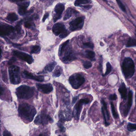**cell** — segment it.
<instances>
[{
	"label": "cell",
	"mask_w": 136,
	"mask_h": 136,
	"mask_svg": "<svg viewBox=\"0 0 136 136\" xmlns=\"http://www.w3.org/2000/svg\"><path fill=\"white\" fill-rule=\"evenodd\" d=\"M18 111L22 117L29 122L32 121L36 113L35 107L26 103L20 104L18 107Z\"/></svg>",
	"instance_id": "cell-1"
},
{
	"label": "cell",
	"mask_w": 136,
	"mask_h": 136,
	"mask_svg": "<svg viewBox=\"0 0 136 136\" xmlns=\"http://www.w3.org/2000/svg\"><path fill=\"white\" fill-rule=\"evenodd\" d=\"M35 89L34 87L22 85L16 90V94L18 98L28 99L34 96Z\"/></svg>",
	"instance_id": "cell-2"
},
{
	"label": "cell",
	"mask_w": 136,
	"mask_h": 136,
	"mask_svg": "<svg viewBox=\"0 0 136 136\" xmlns=\"http://www.w3.org/2000/svg\"><path fill=\"white\" fill-rule=\"evenodd\" d=\"M122 70L126 78L129 79L133 76L135 71V66L132 59L130 57L125 58L122 65Z\"/></svg>",
	"instance_id": "cell-3"
},
{
	"label": "cell",
	"mask_w": 136,
	"mask_h": 136,
	"mask_svg": "<svg viewBox=\"0 0 136 136\" xmlns=\"http://www.w3.org/2000/svg\"><path fill=\"white\" fill-rule=\"evenodd\" d=\"M20 68L16 66L12 65L9 67V77L12 84H17L20 83Z\"/></svg>",
	"instance_id": "cell-4"
},
{
	"label": "cell",
	"mask_w": 136,
	"mask_h": 136,
	"mask_svg": "<svg viewBox=\"0 0 136 136\" xmlns=\"http://www.w3.org/2000/svg\"><path fill=\"white\" fill-rule=\"evenodd\" d=\"M68 81L73 88L78 89L85 82V78L80 74H74L69 77Z\"/></svg>",
	"instance_id": "cell-5"
},
{
	"label": "cell",
	"mask_w": 136,
	"mask_h": 136,
	"mask_svg": "<svg viewBox=\"0 0 136 136\" xmlns=\"http://www.w3.org/2000/svg\"><path fill=\"white\" fill-rule=\"evenodd\" d=\"M90 102V100L88 98H84L80 100L76 104L74 107L73 115L75 119L78 120L79 119L80 114L82 109L83 106L84 104H87Z\"/></svg>",
	"instance_id": "cell-6"
},
{
	"label": "cell",
	"mask_w": 136,
	"mask_h": 136,
	"mask_svg": "<svg viewBox=\"0 0 136 136\" xmlns=\"http://www.w3.org/2000/svg\"><path fill=\"white\" fill-rule=\"evenodd\" d=\"M84 24V17H78L70 23V29L73 31L80 30L83 28Z\"/></svg>",
	"instance_id": "cell-7"
},
{
	"label": "cell",
	"mask_w": 136,
	"mask_h": 136,
	"mask_svg": "<svg viewBox=\"0 0 136 136\" xmlns=\"http://www.w3.org/2000/svg\"><path fill=\"white\" fill-rule=\"evenodd\" d=\"M12 54L18 58L26 62L29 64H31L34 62L32 57L25 53L15 50L12 51Z\"/></svg>",
	"instance_id": "cell-8"
},
{
	"label": "cell",
	"mask_w": 136,
	"mask_h": 136,
	"mask_svg": "<svg viewBox=\"0 0 136 136\" xmlns=\"http://www.w3.org/2000/svg\"><path fill=\"white\" fill-rule=\"evenodd\" d=\"M49 122L53 123V120L49 115L46 114L38 115L34 121L35 123L37 125L40 124L47 125Z\"/></svg>",
	"instance_id": "cell-9"
},
{
	"label": "cell",
	"mask_w": 136,
	"mask_h": 136,
	"mask_svg": "<svg viewBox=\"0 0 136 136\" xmlns=\"http://www.w3.org/2000/svg\"><path fill=\"white\" fill-rule=\"evenodd\" d=\"M38 89L44 94H48L51 92L53 90L52 85L50 83L46 84H36Z\"/></svg>",
	"instance_id": "cell-10"
},
{
	"label": "cell",
	"mask_w": 136,
	"mask_h": 136,
	"mask_svg": "<svg viewBox=\"0 0 136 136\" xmlns=\"http://www.w3.org/2000/svg\"><path fill=\"white\" fill-rule=\"evenodd\" d=\"M66 30L65 25L61 23H55L52 28L53 33L56 36H60Z\"/></svg>",
	"instance_id": "cell-11"
},
{
	"label": "cell",
	"mask_w": 136,
	"mask_h": 136,
	"mask_svg": "<svg viewBox=\"0 0 136 136\" xmlns=\"http://www.w3.org/2000/svg\"><path fill=\"white\" fill-rule=\"evenodd\" d=\"M15 28L13 26L9 25H0V36H8L13 32Z\"/></svg>",
	"instance_id": "cell-12"
},
{
	"label": "cell",
	"mask_w": 136,
	"mask_h": 136,
	"mask_svg": "<svg viewBox=\"0 0 136 136\" xmlns=\"http://www.w3.org/2000/svg\"><path fill=\"white\" fill-rule=\"evenodd\" d=\"M23 77L24 78L30 79L33 80L38 82L44 81V77L42 76H35L31 74V73H29L28 71L25 70L23 73Z\"/></svg>",
	"instance_id": "cell-13"
},
{
	"label": "cell",
	"mask_w": 136,
	"mask_h": 136,
	"mask_svg": "<svg viewBox=\"0 0 136 136\" xmlns=\"http://www.w3.org/2000/svg\"><path fill=\"white\" fill-rule=\"evenodd\" d=\"M76 59L73 52L71 50L68 51L65 56L62 57V61L65 63L68 64L71 62Z\"/></svg>",
	"instance_id": "cell-14"
},
{
	"label": "cell",
	"mask_w": 136,
	"mask_h": 136,
	"mask_svg": "<svg viewBox=\"0 0 136 136\" xmlns=\"http://www.w3.org/2000/svg\"><path fill=\"white\" fill-rule=\"evenodd\" d=\"M65 9V6L63 4L59 3L57 4L55 7V11L56 12V15L54 18V22L57 21L61 17L62 12Z\"/></svg>",
	"instance_id": "cell-15"
},
{
	"label": "cell",
	"mask_w": 136,
	"mask_h": 136,
	"mask_svg": "<svg viewBox=\"0 0 136 136\" xmlns=\"http://www.w3.org/2000/svg\"><path fill=\"white\" fill-rule=\"evenodd\" d=\"M133 92L132 91H130L128 93V100L127 106L126 107L125 111H124V115L125 116H127L129 111L130 107H131L133 103Z\"/></svg>",
	"instance_id": "cell-16"
},
{
	"label": "cell",
	"mask_w": 136,
	"mask_h": 136,
	"mask_svg": "<svg viewBox=\"0 0 136 136\" xmlns=\"http://www.w3.org/2000/svg\"><path fill=\"white\" fill-rule=\"evenodd\" d=\"M119 91L121 98L124 100H126L127 99V89L126 86L124 83H122L119 89Z\"/></svg>",
	"instance_id": "cell-17"
},
{
	"label": "cell",
	"mask_w": 136,
	"mask_h": 136,
	"mask_svg": "<svg viewBox=\"0 0 136 136\" xmlns=\"http://www.w3.org/2000/svg\"><path fill=\"white\" fill-rule=\"evenodd\" d=\"M56 64L57 63L55 62H53L49 64L45 67L44 70L43 71L42 73H50L52 71V70L55 68Z\"/></svg>",
	"instance_id": "cell-18"
},
{
	"label": "cell",
	"mask_w": 136,
	"mask_h": 136,
	"mask_svg": "<svg viewBox=\"0 0 136 136\" xmlns=\"http://www.w3.org/2000/svg\"><path fill=\"white\" fill-rule=\"evenodd\" d=\"M78 12L74 9H72L71 8H68L66 11V14L64 17V20H66L69 19V18L71 17L73 14L77 13Z\"/></svg>",
	"instance_id": "cell-19"
},
{
	"label": "cell",
	"mask_w": 136,
	"mask_h": 136,
	"mask_svg": "<svg viewBox=\"0 0 136 136\" xmlns=\"http://www.w3.org/2000/svg\"><path fill=\"white\" fill-rule=\"evenodd\" d=\"M6 19L8 21L10 22L16 21L18 20V17L17 15L15 13H10L8 15V16L6 18Z\"/></svg>",
	"instance_id": "cell-20"
},
{
	"label": "cell",
	"mask_w": 136,
	"mask_h": 136,
	"mask_svg": "<svg viewBox=\"0 0 136 136\" xmlns=\"http://www.w3.org/2000/svg\"><path fill=\"white\" fill-rule=\"evenodd\" d=\"M85 52H86V58L91 60V61H95V53L94 51L90 50H86Z\"/></svg>",
	"instance_id": "cell-21"
},
{
	"label": "cell",
	"mask_w": 136,
	"mask_h": 136,
	"mask_svg": "<svg viewBox=\"0 0 136 136\" xmlns=\"http://www.w3.org/2000/svg\"><path fill=\"white\" fill-rule=\"evenodd\" d=\"M69 41H70L69 40H67V41L64 42L63 44H62L61 45H60V46L59 47V53H58V55L59 56H61L62 55V53L64 51V50L67 47V46L68 45V44L69 43Z\"/></svg>",
	"instance_id": "cell-22"
},
{
	"label": "cell",
	"mask_w": 136,
	"mask_h": 136,
	"mask_svg": "<svg viewBox=\"0 0 136 136\" xmlns=\"http://www.w3.org/2000/svg\"><path fill=\"white\" fill-rule=\"evenodd\" d=\"M91 2V0H76L75 5L76 6H81L82 5L90 3Z\"/></svg>",
	"instance_id": "cell-23"
},
{
	"label": "cell",
	"mask_w": 136,
	"mask_h": 136,
	"mask_svg": "<svg viewBox=\"0 0 136 136\" xmlns=\"http://www.w3.org/2000/svg\"><path fill=\"white\" fill-rule=\"evenodd\" d=\"M136 46V39L133 38H130L127 42L126 46L127 47H134Z\"/></svg>",
	"instance_id": "cell-24"
},
{
	"label": "cell",
	"mask_w": 136,
	"mask_h": 136,
	"mask_svg": "<svg viewBox=\"0 0 136 136\" xmlns=\"http://www.w3.org/2000/svg\"><path fill=\"white\" fill-rule=\"evenodd\" d=\"M101 102L103 105V107L104 108V110L105 112L106 115V117H107V120H109V113L108 112V110H107V104H106L105 101L104 100V99H102L101 101Z\"/></svg>",
	"instance_id": "cell-25"
},
{
	"label": "cell",
	"mask_w": 136,
	"mask_h": 136,
	"mask_svg": "<svg viewBox=\"0 0 136 136\" xmlns=\"http://www.w3.org/2000/svg\"><path fill=\"white\" fill-rule=\"evenodd\" d=\"M1 73L2 75V79L5 83H8V78L7 76V70L1 68Z\"/></svg>",
	"instance_id": "cell-26"
},
{
	"label": "cell",
	"mask_w": 136,
	"mask_h": 136,
	"mask_svg": "<svg viewBox=\"0 0 136 136\" xmlns=\"http://www.w3.org/2000/svg\"><path fill=\"white\" fill-rule=\"evenodd\" d=\"M41 51L40 46L38 45L33 46L32 47L31 49V53H39Z\"/></svg>",
	"instance_id": "cell-27"
},
{
	"label": "cell",
	"mask_w": 136,
	"mask_h": 136,
	"mask_svg": "<svg viewBox=\"0 0 136 136\" xmlns=\"http://www.w3.org/2000/svg\"><path fill=\"white\" fill-rule=\"evenodd\" d=\"M111 109H112V113L113 114V117L115 119H117V118L119 117L118 114L116 112L115 106H114V105L113 102L111 103Z\"/></svg>",
	"instance_id": "cell-28"
},
{
	"label": "cell",
	"mask_w": 136,
	"mask_h": 136,
	"mask_svg": "<svg viewBox=\"0 0 136 136\" xmlns=\"http://www.w3.org/2000/svg\"><path fill=\"white\" fill-rule=\"evenodd\" d=\"M127 128L128 131L130 132L134 131L136 130V124H133L128 123L127 125Z\"/></svg>",
	"instance_id": "cell-29"
},
{
	"label": "cell",
	"mask_w": 136,
	"mask_h": 136,
	"mask_svg": "<svg viewBox=\"0 0 136 136\" xmlns=\"http://www.w3.org/2000/svg\"><path fill=\"white\" fill-rule=\"evenodd\" d=\"M61 74V69L59 67H57L53 74V76L55 77H59Z\"/></svg>",
	"instance_id": "cell-30"
},
{
	"label": "cell",
	"mask_w": 136,
	"mask_h": 136,
	"mask_svg": "<svg viewBox=\"0 0 136 136\" xmlns=\"http://www.w3.org/2000/svg\"><path fill=\"white\" fill-rule=\"evenodd\" d=\"M106 71L105 74L103 75V76H106L109 74L112 71V67L111 64L109 62H107L106 64Z\"/></svg>",
	"instance_id": "cell-31"
},
{
	"label": "cell",
	"mask_w": 136,
	"mask_h": 136,
	"mask_svg": "<svg viewBox=\"0 0 136 136\" xmlns=\"http://www.w3.org/2000/svg\"><path fill=\"white\" fill-rule=\"evenodd\" d=\"M83 65L84 68L86 69H88L92 67L91 62L89 61H83Z\"/></svg>",
	"instance_id": "cell-32"
},
{
	"label": "cell",
	"mask_w": 136,
	"mask_h": 136,
	"mask_svg": "<svg viewBox=\"0 0 136 136\" xmlns=\"http://www.w3.org/2000/svg\"><path fill=\"white\" fill-rule=\"evenodd\" d=\"M18 12L19 15L21 16H23L24 15H25L27 11H26V9L24 8H23L21 7H19L18 10Z\"/></svg>",
	"instance_id": "cell-33"
},
{
	"label": "cell",
	"mask_w": 136,
	"mask_h": 136,
	"mask_svg": "<svg viewBox=\"0 0 136 136\" xmlns=\"http://www.w3.org/2000/svg\"><path fill=\"white\" fill-rule=\"evenodd\" d=\"M116 0L117 1V4L119 6L120 8L123 11L126 12V8L125 7L124 5H123V4L121 2V1L120 0Z\"/></svg>",
	"instance_id": "cell-34"
},
{
	"label": "cell",
	"mask_w": 136,
	"mask_h": 136,
	"mask_svg": "<svg viewBox=\"0 0 136 136\" xmlns=\"http://www.w3.org/2000/svg\"><path fill=\"white\" fill-rule=\"evenodd\" d=\"M83 45L84 47L91 48V49H93L94 47V44L91 42L85 43L83 44Z\"/></svg>",
	"instance_id": "cell-35"
},
{
	"label": "cell",
	"mask_w": 136,
	"mask_h": 136,
	"mask_svg": "<svg viewBox=\"0 0 136 136\" xmlns=\"http://www.w3.org/2000/svg\"><path fill=\"white\" fill-rule=\"evenodd\" d=\"M30 2H22L21 3L18 4V6L19 7H21L23 8H25L27 9L28 8V6H29Z\"/></svg>",
	"instance_id": "cell-36"
},
{
	"label": "cell",
	"mask_w": 136,
	"mask_h": 136,
	"mask_svg": "<svg viewBox=\"0 0 136 136\" xmlns=\"http://www.w3.org/2000/svg\"><path fill=\"white\" fill-rule=\"evenodd\" d=\"M59 120L61 122H64L65 120H66V118L65 115H64L63 112L62 111L60 112L59 113Z\"/></svg>",
	"instance_id": "cell-37"
},
{
	"label": "cell",
	"mask_w": 136,
	"mask_h": 136,
	"mask_svg": "<svg viewBox=\"0 0 136 136\" xmlns=\"http://www.w3.org/2000/svg\"><path fill=\"white\" fill-rule=\"evenodd\" d=\"M102 113L103 114V116H104V121H105V125H106V126H108V125H110V123H108V122H107V119H106V113H105V112H104V108H103V107L102 108Z\"/></svg>",
	"instance_id": "cell-38"
},
{
	"label": "cell",
	"mask_w": 136,
	"mask_h": 136,
	"mask_svg": "<svg viewBox=\"0 0 136 136\" xmlns=\"http://www.w3.org/2000/svg\"><path fill=\"white\" fill-rule=\"evenodd\" d=\"M57 125H58V127H59L61 132H62V133H64L65 131L66 128L64 127L63 125L61 123L59 122V123H57Z\"/></svg>",
	"instance_id": "cell-39"
},
{
	"label": "cell",
	"mask_w": 136,
	"mask_h": 136,
	"mask_svg": "<svg viewBox=\"0 0 136 136\" xmlns=\"http://www.w3.org/2000/svg\"><path fill=\"white\" fill-rule=\"evenodd\" d=\"M31 20V19H28V21L26 22L25 23L24 26L27 28H30L32 27V24L30 23V21Z\"/></svg>",
	"instance_id": "cell-40"
},
{
	"label": "cell",
	"mask_w": 136,
	"mask_h": 136,
	"mask_svg": "<svg viewBox=\"0 0 136 136\" xmlns=\"http://www.w3.org/2000/svg\"><path fill=\"white\" fill-rule=\"evenodd\" d=\"M109 99L110 100H115L117 99V95L115 94H111V95L109 96Z\"/></svg>",
	"instance_id": "cell-41"
},
{
	"label": "cell",
	"mask_w": 136,
	"mask_h": 136,
	"mask_svg": "<svg viewBox=\"0 0 136 136\" xmlns=\"http://www.w3.org/2000/svg\"><path fill=\"white\" fill-rule=\"evenodd\" d=\"M16 59L15 57H12L11 59H10V60H9V62H8V64L10 65H12V64L14 62H15L16 61Z\"/></svg>",
	"instance_id": "cell-42"
},
{
	"label": "cell",
	"mask_w": 136,
	"mask_h": 136,
	"mask_svg": "<svg viewBox=\"0 0 136 136\" xmlns=\"http://www.w3.org/2000/svg\"><path fill=\"white\" fill-rule=\"evenodd\" d=\"M5 92V89L0 84V96L3 95Z\"/></svg>",
	"instance_id": "cell-43"
},
{
	"label": "cell",
	"mask_w": 136,
	"mask_h": 136,
	"mask_svg": "<svg viewBox=\"0 0 136 136\" xmlns=\"http://www.w3.org/2000/svg\"><path fill=\"white\" fill-rule=\"evenodd\" d=\"M78 96H77L76 97H75L73 98V101H72V105H74V104L75 103L77 99H78Z\"/></svg>",
	"instance_id": "cell-44"
},
{
	"label": "cell",
	"mask_w": 136,
	"mask_h": 136,
	"mask_svg": "<svg viewBox=\"0 0 136 136\" xmlns=\"http://www.w3.org/2000/svg\"><path fill=\"white\" fill-rule=\"evenodd\" d=\"M49 14L48 13H46L44 15V18H43L42 21L43 22H44L45 21L46 19H47V18H48V16H49Z\"/></svg>",
	"instance_id": "cell-45"
},
{
	"label": "cell",
	"mask_w": 136,
	"mask_h": 136,
	"mask_svg": "<svg viewBox=\"0 0 136 136\" xmlns=\"http://www.w3.org/2000/svg\"><path fill=\"white\" fill-rule=\"evenodd\" d=\"M3 136H11L10 133L7 130L4 132Z\"/></svg>",
	"instance_id": "cell-46"
},
{
	"label": "cell",
	"mask_w": 136,
	"mask_h": 136,
	"mask_svg": "<svg viewBox=\"0 0 136 136\" xmlns=\"http://www.w3.org/2000/svg\"><path fill=\"white\" fill-rule=\"evenodd\" d=\"M84 8H85L86 9H90L91 8V6H90V5H86V6H84Z\"/></svg>",
	"instance_id": "cell-47"
},
{
	"label": "cell",
	"mask_w": 136,
	"mask_h": 136,
	"mask_svg": "<svg viewBox=\"0 0 136 136\" xmlns=\"http://www.w3.org/2000/svg\"><path fill=\"white\" fill-rule=\"evenodd\" d=\"M12 2H16L18 1V0H10Z\"/></svg>",
	"instance_id": "cell-48"
},
{
	"label": "cell",
	"mask_w": 136,
	"mask_h": 136,
	"mask_svg": "<svg viewBox=\"0 0 136 136\" xmlns=\"http://www.w3.org/2000/svg\"><path fill=\"white\" fill-rule=\"evenodd\" d=\"M1 54H2V50L0 48V58L1 57Z\"/></svg>",
	"instance_id": "cell-49"
},
{
	"label": "cell",
	"mask_w": 136,
	"mask_h": 136,
	"mask_svg": "<svg viewBox=\"0 0 136 136\" xmlns=\"http://www.w3.org/2000/svg\"><path fill=\"white\" fill-rule=\"evenodd\" d=\"M43 136H49V135H47V134H45L44 135H43Z\"/></svg>",
	"instance_id": "cell-50"
},
{
	"label": "cell",
	"mask_w": 136,
	"mask_h": 136,
	"mask_svg": "<svg viewBox=\"0 0 136 136\" xmlns=\"http://www.w3.org/2000/svg\"><path fill=\"white\" fill-rule=\"evenodd\" d=\"M39 136H43V135L42 134H41L39 135Z\"/></svg>",
	"instance_id": "cell-51"
},
{
	"label": "cell",
	"mask_w": 136,
	"mask_h": 136,
	"mask_svg": "<svg viewBox=\"0 0 136 136\" xmlns=\"http://www.w3.org/2000/svg\"><path fill=\"white\" fill-rule=\"evenodd\" d=\"M135 103H136V95H135Z\"/></svg>",
	"instance_id": "cell-52"
},
{
	"label": "cell",
	"mask_w": 136,
	"mask_h": 136,
	"mask_svg": "<svg viewBox=\"0 0 136 136\" xmlns=\"http://www.w3.org/2000/svg\"><path fill=\"white\" fill-rule=\"evenodd\" d=\"M20 0V1H22V2H23V1H25V0Z\"/></svg>",
	"instance_id": "cell-53"
},
{
	"label": "cell",
	"mask_w": 136,
	"mask_h": 136,
	"mask_svg": "<svg viewBox=\"0 0 136 136\" xmlns=\"http://www.w3.org/2000/svg\"><path fill=\"white\" fill-rule=\"evenodd\" d=\"M135 31H136V30H135Z\"/></svg>",
	"instance_id": "cell-54"
},
{
	"label": "cell",
	"mask_w": 136,
	"mask_h": 136,
	"mask_svg": "<svg viewBox=\"0 0 136 136\" xmlns=\"http://www.w3.org/2000/svg\"></svg>",
	"instance_id": "cell-55"
},
{
	"label": "cell",
	"mask_w": 136,
	"mask_h": 136,
	"mask_svg": "<svg viewBox=\"0 0 136 136\" xmlns=\"http://www.w3.org/2000/svg\"><path fill=\"white\" fill-rule=\"evenodd\" d=\"M59 136H60V135H59Z\"/></svg>",
	"instance_id": "cell-56"
}]
</instances>
